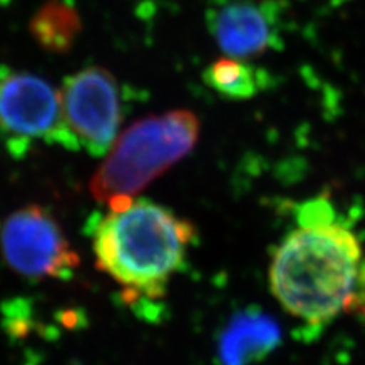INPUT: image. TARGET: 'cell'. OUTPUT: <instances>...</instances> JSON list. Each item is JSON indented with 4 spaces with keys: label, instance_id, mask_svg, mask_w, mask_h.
<instances>
[{
    "label": "cell",
    "instance_id": "cell-1",
    "mask_svg": "<svg viewBox=\"0 0 365 365\" xmlns=\"http://www.w3.org/2000/svg\"><path fill=\"white\" fill-rule=\"evenodd\" d=\"M299 224L272 257L269 287L291 315L322 326L351 304L362 251L356 235L336 220L324 198L303 204Z\"/></svg>",
    "mask_w": 365,
    "mask_h": 365
},
{
    "label": "cell",
    "instance_id": "cell-2",
    "mask_svg": "<svg viewBox=\"0 0 365 365\" xmlns=\"http://www.w3.org/2000/svg\"><path fill=\"white\" fill-rule=\"evenodd\" d=\"M88 235L96 267L134 302L162 299L197 232L192 222L163 205L134 200L91 220Z\"/></svg>",
    "mask_w": 365,
    "mask_h": 365
},
{
    "label": "cell",
    "instance_id": "cell-3",
    "mask_svg": "<svg viewBox=\"0 0 365 365\" xmlns=\"http://www.w3.org/2000/svg\"><path fill=\"white\" fill-rule=\"evenodd\" d=\"M200 120L189 110L154 114L134 122L110 148L90 180V192L110 209H123L137 193L195 148Z\"/></svg>",
    "mask_w": 365,
    "mask_h": 365
},
{
    "label": "cell",
    "instance_id": "cell-4",
    "mask_svg": "<svg viewBox=\"0 0 365 365\" xmlns=\"http://www.w3.org/2000/svg\"><path fill=\"white\" fill-rule=\"evenodd\" d=\"M63 128L60 146L106 155L118 139L122 96L118 79L104 67L90 66L67 76L60 90Z\"/></svg>",
    "mask_w": 365,
    "mask_h": 365
},
{
    "label": "cell",
    "instance_id": "cell-5",
    "mask_svg": "<svg viewBox=\"0 0 365 365\" xmlns=\"http://www.w3.org/2000/svg\"><path fill=\"white\" fill-rule=\"evenodd\" d=\"M61 93L44 78L0 67V140L9 155L25 158L37 142L60 145Z\"/></svg>",
    "mask_w": 365,
    "mask_h": 365
},
{
    "label": "cell",
    "instance_id": "cell-6",
    "mask_svg": "<svg viewBox=\"0 0 365 365\" xmlns=\"http://www.w3.org/2000/svg\"><path fill=\"white\" fill-rule=\"evenodd\" d=\"M0 248L9 268L31 280H67L79 267V255L63 227L38 204L8 216L0 230Z\"/></svg>",
    "mask_w": 365,
    "mask_h": 365
},
{
    "label": "cell",
    "instance_id": "cell-7",
    "mask_svg": "<svg viewBox=\"0 0 365 365\" xmlns=\"http://www.w3.org/2000/svg\"><path fill=\"white\" fill-rule=\"evenodd\" d=\"M282 0H221L207 13L220 49L233 58H253L279 48Z\"/></svg>",
    "mask_w": 365,
    "mask_h": 365
},
{
    "label": "cell",
    "instance_id": "cell-8",
    "mask_svg": "<svg viewBox=\"0 0 365 365\" xmlns=\"http://www.w3.org/2000/svg\"><path fill=\"white\" fill-rule=\"evenodd\" d=\"M279 323L256 307L232 317L220 335L221 365H253L280 344Z\"/></svg>",
    "mask_w": 365,
    "mask_h": 365
},
{
    "label": "cell",
    "instance_id": "cell-9",
    "mask_svg": "<svg viewBox=\"0 0 365 365\" xmlns=\"http://www.w3.org/2000/svg\"><path fill=\"white\" fill-rule=\"evenodd\" d=\"M83 31V21L72 4L48 0L29 21V32L41 49L51 53H67Z\"/></svg>",
    "mask_w": 365,
    "mask_h": 365
},
{
    "label": "cell",
    "instance_id": "cell-10",
    "mask_svg": "<svg viewBox=\"0 0 365 365\" xmlns=\"http://www.w3.org/2000/svg\"><path fill=\"white\" fill-rule=\"evenodd\" d=\"M204 81L222 98L244 101L255 98L267 86V72L233 56L212 63L204 72Z\"/></svg>",
    "mask_w": 365,
    "mask_h": 365
}]
</instances>
